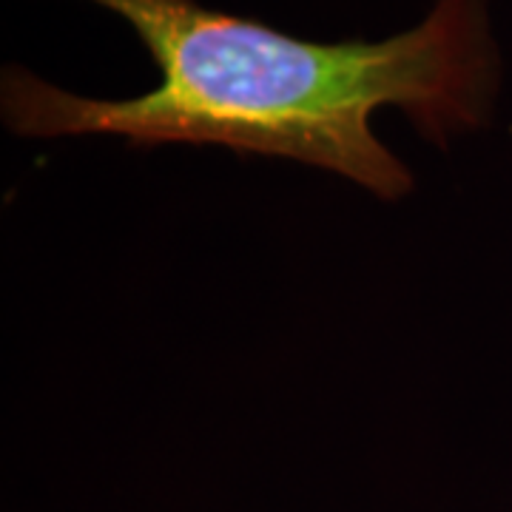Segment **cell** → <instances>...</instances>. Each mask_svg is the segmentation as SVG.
Listing matches in <instances>:
<instances>
[{
	"label": "cell",
	"mask_w": 512,
	"mask_h": 512,
	"mask_svg": "<svg viewBox=\"0 0 512 512\" xmlns=\"http://www.w3.org/2000/svg\"><path fill=\"white\" fill-rule=\"evenodd\" d=\"M123 18L160 83L123 100L74 94L18 63L0 74L3 126L23 140L120 137L128 146H222L339 174L379 200L413 191L373 128L399 109L450 148L490 126L501 49L490 0H433L407 32L319 43L200 0H86Z\"/></svg>",
	"instance_id": "cell-1"
}]
</instances>
